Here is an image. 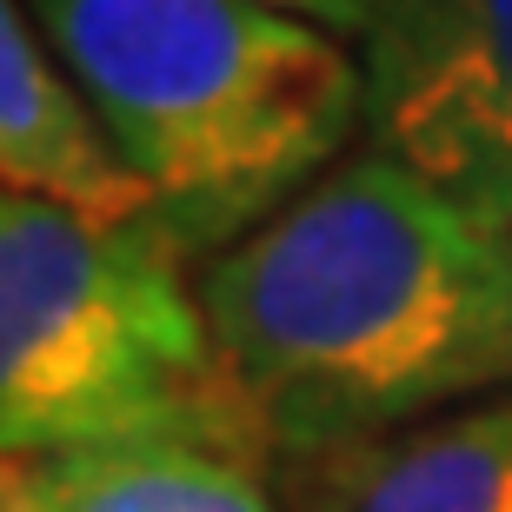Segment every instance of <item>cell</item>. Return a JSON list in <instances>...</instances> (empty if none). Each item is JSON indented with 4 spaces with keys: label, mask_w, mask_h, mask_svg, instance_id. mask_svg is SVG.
<instances>
[{
    "label": "cell",
    "mask_w": 512,
    "mask_h": 512,
    "mask_svg": "<svg viewBox=\"0 0 512 512\" xmlns=\"http://www.w3.org/2000/svg\"><path fill=\"white\" fill-rule=\"evenodd\" d=\"M200 306L286 466L512 386L499 240L373 147L213 253Z\"/></svg>",
    "instance_id": "6da1fadb"
},
{
    "label": "cell",
    "mask_w": 512,
    "mask_h": 512,
    "mask_svg": "<svg viewBox=\"0 0 512 512\" xmlns=\"http://www.w3.org/2000/svg\"><path fill=\"white\" fill-rule=\"evenodd\" d=\"M180 253H227L366 127L360 54L273 0H27Z\"/></svg>",
    "instance_id": "7a4b0ae2"
},
{
    "label": "cell",
    "mask_w": 512,
    "mask_h": 512,
    "mask_svg": "<svg viewBox=\"0 0 512 512\" xmlns=\"http://www.w3.org/2000/svg\"><path fill=\"white\" fill-rule=\"evenodd\" d=\"M193 439L273 459L160 220L0 200V446L7 459Z\"/></svg>",
    "instance_id": "3957f363"
},
{
    "label": "cell",
    "mask_w": 512,
    "mask_h": 512,
    "mask_svg": "<svg viewBox=\"0 0 512 512\" xmlns=\"http://www.w3.org/2000/svg\"><path fill=\"white\" fill-rule=\"evenodd\" d=\"M353 54L366 147L512 233V0H373Z\"/></svg>",
    "instance_id": "277c9868"
},
{
    "label": "cell",
    "mask_w": 512,
    "mask_h": 512,
    "mask_svg": "<svg viewBox=\"0 0 512 512\" xmlns=\"http://www.w3.org/2000/svg\"><path fill=\"white\" fill-rule=\"evenodd\" d=\"M0 173L7 193H34L87 220H153V193L114 147L94 100L60 67L27 0L0 7Z\"/></svg>",
    "instance_id": "5b68a950"
},
{
    "label": "cell",
    "mask_w": 512,
    "mask_h": 512,
    "mask_svg": "<svg viewBox=\"0 0 512 512\" xmlns=\"http://www.w3.org/2000/svg\"><path fill=\"white\" fill-rule=\"evenodd\" d=\"M300 512H512V393L286 466Z\"/></svg>",
    "instance_id": "8992f818"
},
{
    "label": "cell",
    "mask_w": 512,
    "mask_h": 512,
    "mask_svg": "<svg viewBox=\"0 0 512 512\" xmlns=\"http://www.w3.org/2000/svg\"><path fill=\"white\" fill-rule=\"evenodd\" d=\"M0 512H280L260 459L193 446V439H133L80 453L7 459Z\"/></svg>",
    "instance_id": "52a82bcc"
},
{
    "label": "cell",
    "mask_w": 512,
    "mask_h": 512,
    "mask_svg": "<svg viewBox=\"0 0 512 512\" xmlns=\"http://www.w3.org/2000/svg\"><path fill=\"white\" fill-rule=\"evenodd\" d=\"M273 7L313 20V27H326V34H340V40H360L366 7H373V0H273Z\"/></svg>",
    "instance_id": "ba28073f"
},
{
    "label": "cell",
    "mask_w": 512,
    "mask_h": 512,
    "mask_svg": "<svg viewBox=\"0 0 512 512\" xmlns=\"http://www.w3.org/2000/svg\"><path fill=\"white\" fill-rule=\"evenodd\" d=\"M499 280H506V326H512V233H499Z\"/></svg>",
    "instance_id": "9c48e42d"
}]
</instances>
